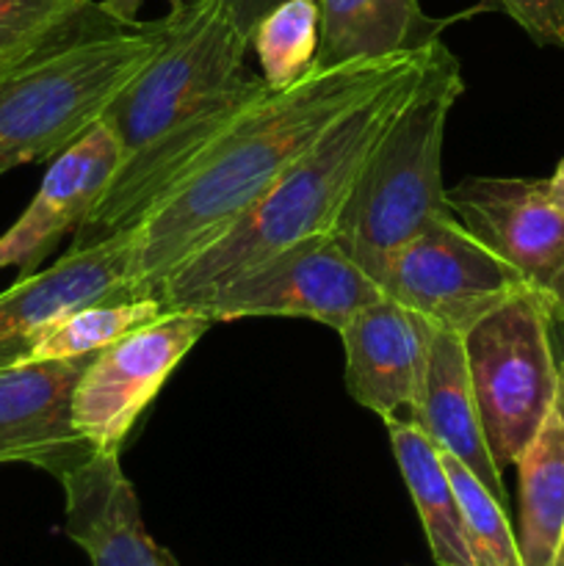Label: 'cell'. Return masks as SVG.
I'll return each instance as SVG.
<instances>
[{"mask_svg": "<svg viewBox=\"0 0 564 566\" xmlns=\"http://www.w3.org/2000/svg\"><path fill=\"white\" fill-rule=\"evenodd\" d=\"M249 36L219 0H188L164 17L153 59L119 88L103 122L119 169L70 249L127 235L186 177L199 155L271 92L247 66Z\"/></svg>", "mask_w": 564, "mask_h": 566, "instance_id": "cell-1", "label": "cell"}, {"mask_svg": "<svg viewBox=\"0 0 564 566\" xmlns=\"http://www.w3.org/2000/svg\"><path fill=\"white\" fill-rule=\"evenodd\" d=\"M420 53L313 66L307 77L243 111L130 232L133 298H158L186 260L230 230L348 108Z\"/></svg>", "mask_w": 564, "mask_h": 566, "instance_id": "cell-2", "label": "cell"}, {"mask_svg": "<svg viewBox=\"0 0 564 566\" xmlns=\"http://www.w3.org/2000/svg\"><path fill=\"white\" fill-rule=\"evenodd\" d=\"M431 48L348 108L230 230L186 260L160 287L164 307L199 310L219 287L263 265L282 249L335 230L370 147L412 88Z\"/></svg>", "mask_w": 564, "mask_h": 566, "instance_id": "cell-3", "label": "cell"}, {"mask_svg": "<svg viewBox=\"0 0 564 566\" xmlns=\"http://www.w3.org/2000/svg\"><path fill=\"white\" fill-rule=\"evenodd\" d=\"M462 92V64L440 39L370 147L337 216L332 235L376 282L393 252L426 221L451 213L442 186V138Z\"/></svg>", "mask_w": 564, "mask_h": 566, "instance_id": "cell-4", "label": "cell"}, {"mask_svg": "<svg viewBox=\"0 0 564 566\" xmlns=\"http://www.w3.org/2000/svg\"><path fill=\"white\" fill-rule=\"evenodd\" d=\"M164 20L81 39L0 81V177L59 158L86 136L119 88L153 59Z\"/></svg>", "mask_w": 564, "mask_h": 566, "instance_id": "cell-5", "label": "cell"}, {"mask_svg": "<svg viewBox=\"0 0 564 566\" xmlns=\"http://www.w3.org/2000/svg\"><path fill=\"white\" fill-rule=\"evenodd\" d=\"M551 326L545 302L523 291L462 335L481 429L501 470L534 440L562 387Z\"/></svg>", "mask_w": 564, "mask_h": 566, "instance_id": "cell-6", "label": "cell"}, {"mask_svg": "<svg viewBox=\"0 0 564 566\" xmlns=\"http://www.w3.org/2000/svg\"><path fill=\"white\" fill-rule=\"evenodd\" d=\"M382 293L424 315L442 332L464 335L518 293L523 276L451 213L426 221L393 252L379 276Z\"/></svg>", "mask_w": 564, "mask_h": 566, "instance_id": "cell-7", "label": "cell"}, {"mask_svg": "<svg viewBox=\"0 0 564 566\" xmlns=\"http://www.w3.org/2000/svg\"><path fill=\"white\" fill-rule=\"evenodd\" d=\"M379 296H385L379 282L348 258L332 232H321L227 282L199 310L216 324L274 315L307 318L341 332L354 313Z\"/></svg>", "mask_w": 564, "mask_h": 566, "instance_id": "cell-8", "label": "cell"}, {"mask_svg": "<svg viewBox=\"0 0 564 566\" xmlns=\"http://www.w3.org/2000/svg\"><path fill=\"white\" fill-rule=\"evenodd\" d=\"M216 321L202 310H166L92 359L72 392V423L97 453H119L171 370Z\"/></svg>", "mask_w": 564, "mask_h": 566, "instance_id": "cell-9", "label": "cell"}, {"mask_svg": "<svg viewBox=\"0 0 564 566\" xmlns=\"http://www.w3.org/2000/svg\"><path fill=\"white\" fill-rule=\"evenodd\" d=\"M448 208L506 260L564 326V213L547 199L545 180L468 177L448 188Z\"/></svg>", "mask_w": 564, "mask_h": 566, "instance_id": "cell-10", "label": "cell"}, {"mask_svg": "<svg viewBox=\"0 0 564 566\" xmlns=\"http://www.w3.org/2000/svg\"><path fill=\"white\" fill-rule=\"evenodd\" d=\"M127 298H133L130 232L70 249L50 269L20 276L0 293V368L28 363L39 343L75 310Z\"/></svg>", "mask_w": 564, "mask_h": 566, "instance_id": "cell-11", "label": "cell"}, {"mask_svg": "<svg viewBox=\"0 0 564 566\" xmlns=\"http://www.w3.org/2000/svg\"><path fill=\"white\" fill-rule=\"evenodd\" d=\"M94 357L0 368V464H31L59 481L97 453L72 423V392Z\"/></svg>", "mask_w": 564, "mask_h": 566, "instance_id": "cell-12", "label": "cell"}, {"mask_svg": "<svg viewBox=\"0 0 564 566\" xmlns=\"http://www.w3.org/2000/svg\"><path fill=\"white\" fill-rule=\"evenodd\" d=\"M346 390L385 423L409 420L424 396L437 326L393 298L365 304L341 332Z\"/></svg>", "mask_w": 564, "mask_h": 566, "instance_id": "cell-13", "label": "cell"}, {"mask_svg": "<svg viewBox=\"0 0 564 566\" xmlns=\"http://www.w3.org/2000/svg\"><path fill=\"white\" fill-rule=\"evenodd\" d=\"M116 169L119 142L100 119L86 136L53 158L25 213L0 235V271L17 269L20 276L39 271L61 238L75 235L92 216Z\"/></svg>", "mask_w": 564, "mask_h": 566, "instance_id": "cell-14", "label": "cell"}, {"mask_svg": "<svg viewBox=\"0 0 564 566\" xmlns=\"http://www.w3.org/2000/svg\"><path fill=\"white\" fill-rule=\"evenodd\" d=\"M64 531L92 566H180L149 536L119 453H94L59 479Z\"/></svg>", "mask_w": 564, "mask_h": 566, "instance_id": "cell-15", "label": "cell"}, {"mask_svg": "<svg viewBox=\"0 0 564 566\" xmlns=\"http://www.w3.org/2000/svg\"><path fill=\"white\" fill-rule=\"evenodd\" d=\"M409 420L442 453L459 459L492 492V497L506 506L509 492L503 484L501 468L487 448L479 407H476L473 387H470L464 343L457 332L437 329L429 368H426L424 396Z\"/></svg>", "mask_w": 564, "mask_h": 566, "instance_id": "cell-16", "label": "cell"}, {"mask_svg": "<svg viewBox=\"0 0 564 566\" xmlns=\"http://www.w3.org/2000/svg\"><path fill=\"white\" fill-rule=\"evenodd\" d=\"M448 22L426 14L420 0H318L315 66L420 53L440 42Z\"/></svg>", "mask_w": 564, "mask_h": 566, "instance_id": "cell-17", "label": "cell"}, {"mask_svg": "<svg viewBox=\"0 0 564 566\" xmlns=\"http://www.w3.org/2000/svg\"><path fill=\"white\" fill-rule=\"evenodd\" d=\"M514 468L523 566H553L564 539V376L545 423Z\"/></svg>", "mask_w": 564, "mask_h": 566, "instance_id": "cell-18", "label": "cell"}, {"mask_svg": "<svg viewBox=\"0 0 564 566\" xmlns=\"http://www.w3.org/2000/svg\"><path fill=\"white\" fill-rule=\"evenodd\" d=\"M387 434L435 562L440 566H476L440 448L412 420H390Z\"/></svg>", "mask_w": 564, "mask_h": 566, "instance_id": "cell-19", "label": "cell"}, {"mask_svg": "<svg viewBox=\"0 0 564 566\" xmlns=\"http://www.w3.org/2000/svg\"><path fill=\"white\" fill-rule=\"evenodd\" d=\"M125 28L94 0H0V81L81 39Z\"/></svg>", "mask_w": 564, "mask_h": 566, "instance_id": "cell-20", "label": "cell"}, {"mask_svg": "<svg viewBox=\"0 0 564 566\" xmlns=\"http://www.w3.org/2000/svg\"><path fill=\"white\" fill-rule=\"evenodd\" d=\"M271 92L307 77L318 53V0H282L249 36Z\"/></svg>", "mask_w": 564, "mask_h": 566, "instance_id": "cell-21", "label": "cell"}, {"mask_svg": "<svg viewBox=\"0 0 564 566\" xmlns=\"http://www.w3.org/2000/svg\"><path fill=\"white\" fill-rule=\"evenodd\" d=\"M166 313L160 298H127V302H97L66 315L36 346L31 359H70L100 354L130 332L153 324ZM28 359V363H31Z\"/></svg>", "mask_w": 564, "mask_h": 566, "instance_id": "cell-22", "label": "cell"}, {"mask_svg": "<svg viewBox=\"0 0 564 566\" xmlns=\"http://www.w3.org/2000/svg\"><path fill=\"white\" fill-rule=\"evenodd\" d=\"M442 462L457 492L464 536H468L476 566H523L518 534L509 523L506 506L498 503L492 492L459 459L442 453Z\"/></svg>", "mask_w": 564, "mask_h": 566, "instance_id": "cell-23", "label": "cell"}, {"mask_svg": "<svg viewBox=\"0 0 564 566\" xmlns=\"http://www.w3.org/2000/svg\"><path fill=\"white\" fill-rule=\"evenodd\" d=\"M498 6L536 44L564 50V0H498Z\"/></svg>", "mask_w": 564, "mask_h": 566, "instance_id": "cell-24", "label": "cell"}, {"mask_svg": "<svg viewBox=\"0 0 564 566\" xmlns=\"http://www.w3.org/2000/svg\"><path fill=\"white\" fill-rule=\"evenodd\" d=\"M219 3L230 11L236 25L241 28L247 36H252L254 25H258L276 3H282V0H219Z\"/></svg>", "mask_w": 564, "mask_h": 566, "instance_id": "cell-25", "label": "cell"}, {"mask_svg": "<svg viewBox=\"0 0 564 566\" xmlns=\"http://www.w3.org/2000/svg\"><path fill=\"white\" fill-rule=\"evenodd\" d=\"M100 3H103V9L108 11L114 20L125 22V25H136L138 9H142L144 0H100ZM186 3H188V0H169V11L182 9Z\"/></svg>", "mask_w": 564, "mask_h": 566, "instance_id": "cell-26", "label": "cell"}, {"mask_svg": "<svg viewBox=\"0 0 564 566\" xmlns=\"http://www.w3.org/2000/svg\"><path fill=\"white\" fill-rule=\"evenodd\" d=\"M545 193L547 199H551V202L564 213V158L558 160L556 171L545 180Z\"/></svg>", "mask_w": 564, "mask_h": 566, "instance_id": "cell-27", "label": "cell"}, {"mask_svg": "<svg viewBox=\"0 0 564 566\" xmlns=\"http://www.w3.org/2000/svg\"><path fill=\"white\" fill-rule=\"evenodd\" d=\"M553 566H564V539H562V547H558V556L556 562H553Z\"/></svg>", "mask_w": 564, "mask_h": 566, "instance_id": "cell-28", "label": "cell"}]
</instances>
